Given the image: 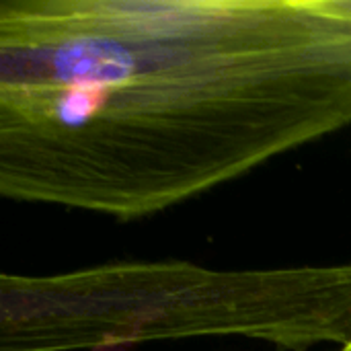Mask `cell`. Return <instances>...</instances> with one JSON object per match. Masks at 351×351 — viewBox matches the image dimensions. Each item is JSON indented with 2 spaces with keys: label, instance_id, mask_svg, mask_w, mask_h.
Segmentation results:
<instances>
[{
  "label": "cell",
  "instance_id": "cell-1",
  "mask_svg": "<svg viewBox=\"0 0 351 351\" xmlns=\"http://www.w3.org/2000/svg\"><path fill=\"white\" fill-rule=\"evenodd\" d=\"M351 123L317 0H2L0 193L136 220Z\"/></svg>",
  "mask_w": 351,
  "mask_h": 351
},
{
  "label": "cell",
  "instance_id": "cell-2",
  "mask_svg": "<svg viewBox=\"0 0 351 351\" xmlns=\"http://www.w3.org/2000/svg\"><path fill=\"white\" fill-rule=\"evenodd\" d=\"M239 335L280 350L351 346V263L208 269L189 261L103 263L0 276V351H76Z\"/></svg>",
  "mask_w": 351,
  "mask_h": 351
},
{
  "label": "cell",
  "instance_id": "cell-3",
  "mask_svg": "<svg viewBox=\"0 0 351 351\" xmlns=\"http://www.w3.org/2000/svg\"><path fill=\"white\" fill-rule=\"evenodd\" d=\"M339 351H351V346H348V348H343V350H339Z\"/></svg>",
  "mask_w": 351,
  "mask_h": 351
}]
</instances>
